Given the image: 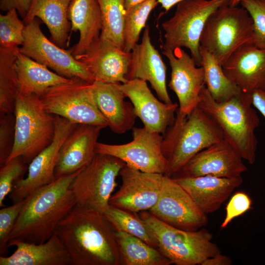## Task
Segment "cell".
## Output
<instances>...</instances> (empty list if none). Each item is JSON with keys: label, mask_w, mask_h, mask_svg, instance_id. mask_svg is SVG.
I'll list each match as a JSON object with an SVG mask.
<instances>
[{"label": "cell", "mask_w": 265, "mask_h": 265, "mask_svg": "<svg viewBox=\"0 0 265 265\" xmlns=\"http://www.w3.org/2000/svg\"><path fill=\"white\" fill-rule=\"evenodd\" d=\"M55 233L67 249L71 265L122 264L114 231L97 211L76 204Z\"/></svg>", "instance_id": "obj_1"}, {"label": "cell", "mask_w": 265, "mask_h": 265, "mask_svg": "<svg viewBox=\"0 0 265 265\" xmlns=\"http://www.w3.org/2000/svg\"><path fill=\"white\" fill-rule=\"evenodd\" d=\"M84 168L55 178L28 195L24 199L8 242L19 240L38 244L48 240L55 233L60 222L76 205L70 186Z\"/></svg>", "instance_id": "obj_2"}, {"label": "cell", "mask_w": 265, "mask_h": 265, "mask_svg": "<svg viewBox=\"0 0 265 265\" xmlns=\"http://www.w3.org/2000/svg\"><path fill=\"white\" fill-rule=\"evenodd\" d=\"M200 97L197 106L215 122L224 139L241 158L254 163L258 144L255 131L260 119L252 107L251 95L241 92L227 101L217 102L205 85Z\"/></svg>", "instance_id": "obj_3"}, {"label": "cell", "mask_w": 265, "mask_h": 265, "mask_svg": "<svg viewBox=\"0 0 265 265\" xmlns=\"http://www.w3.org/2000/svg\"><path fill=\"white\" fill-rule=\"evenodd\" d=\"M224 139L217 125L198 106L188 115L178 108L162 142L163 153L168 161L167 176L178 173L198 152Z\"/></svg>", "instance_id": "obj_4"}, {"label": "cell", "mask_w": 265, "mask_h": 265, "mask_svg": "<svg viewBox=\"0 0 265 265\" xmlns=\"http://www.w3.org/2000/svg\"><path fill=\"white\" fill-rule=\"evenodd\" d=\"M138 215L154 233L159 249L171 264L201 265L206 259L221 253L212 241V233L205 228L186 231L161 221L149 212H140Z\"/></svg>", "instance_id": "obj_5"}, {"label": "cell", "mask_w": 265, "mask_h": 265, "mask_svg": "<svg viewBox=\"0 0 265 265\" xmlns=\"http://www.w3.org/2000/svg\"><path fill=\"white\" fill-rule=\"evenodd\" d=\"M14 114V143L6 162L21 157L29 164L51 142L54 134V117L46 111L39 97L19 94Z\"/></svg>", "instance_id": "obj_6"}, {"label": "cell", "mask_w": 265, "mask_h": 265, "mask_svg": "<svg viewBox=\"0 0 265 265\" xmlns=\"http://www.w3.org/2000/svg\"><path fill=\"white\" fill-rule=\"evenodd\" d=\"M253 37V20L247 11L243 7L226 4L208 18L200 44L222 66L240 47L252 43Z\"/></svg>", "instance_id": "obj_7"}, {"label": "cell", "mask_w": 265, "mask_h": 265, "mask_svg": "<svg viewBox=\"0 0 265 265\" xmlns=\"http://www.w3.org/2000/svg\"><path fill=\"white\" fill-rule=\"evenodd\" d=\"M230 0H186L177 4L174 15L162 24L165 41L162 50L185 47L197 66H201L200 39L210 15Z\"/></svg>", "instance_id": "obj_8"}, {"label": "cell", "mask_w": 265, "mask_h": 265, "mask_svg": "<svg viewBox=\"0 0 265 265\" xmlns=\"http://www.w3.org/2000/svg\"><path fill=\"white\" fill-rule=\"evenodd\" d=\"M125 165L114 156L96 154L70 186L77 205L104 213L110 207L109 201L117 186L116 178Z\"/></svg>", "instance_id": "obj_9"}, {"label": "cell", "mask_w": 265, "mask_h": 265, "mask_svg": "<svg viewBox=\"0 0 265 265\" xmlns=\"http://www.w3.org/2000/svg\"><path fill=\"white\" fill-rule=\"evenodd\" d=\"M92 83L74 79L49 88L40 98L47 112L66 119L76 124L107 127L95 102Z\"/></svg>", "instance_id": "obj_10"}, {"label": "cell", "mask_w": 265, "mask_h": 265, "mask_svg": "<svg viewBox=\"0 0 265 265\" xmlns=\"http://www.w3.org/2000/svg\"><path fill=\"white\" fill-rule=\"evenodd\" d=\"M132 140L123 144L97 142L96 154L110 155L131 168L147 173L167 175L168 161L162 149L163 135L144 127L132 128Z\"/></svg>", "instance_id": "obj_11"}, {"label": "cell", "mask_w": 265, "mask_h": 265, "mask_svg": "<svg viewBox=\"0 0 265 265\" xmlns=\"http://www.w3.org/2000/svg\"><path fill=\"white\" fill-rule=\"evenodd\" d=\"M40 25L37 18L26 25L20 52L61 76L93 83L94 79L85 64L76 59L70 49L65 50L49 40Z\"/></svg>", "instance_id": "obj_12"}, {"label": "cell", "mask_w": 265, "mask_h": 265, "mask_svg": "<svg viewBox=\"0 0 265 265\" xmlns=\"http://www.w3.org/2000/svg\"><path fill=\"white\" fill-rule=\"evenodd\" d=\"M157 218L177 228L196 231L208 223L207 214L175 180L164 175L159 198L149 211Z\"/></svg>", "instance_id": "obj_13"}, {"label": "cell", "mask_w": 265, "mask_h": 265, "mask_svg": "<svg viewBox=\"0 0 265 265\" xmlns=\"http://www.w3.org/2000/svg\"><path fill=\"white\" fill-rule=\"evenodd\" d=\"M122 184L110 205L132 212L149 211L157 202L164 174L144 172L125 165L119 173Z\"/></svg>", "instance_id": "obj_14"}, {"label": "cell", "mask_w": 265, "mask_h": 265, "mask_svg": "<svg viewBox=\"0 0 265 265\" xmlns=\"http://www.w3.org/2000/svg\"><path fill=\"white\" fill-rule=\"evenodd\" d=\"M162 53L171 67L168 86L178 98V110L188 115L197 106L201 91L205 85L203 68L197 66L192 56L182 48L163 50Z\"/></svg>", "instance_id": "obj_15"}, {"label": "cell", "mask_w": 265, "mask_h": 265, "mask_svg": "<svg viewBox=\"0 0 265 265\" xmlns=\"http://www.w3.org/2000/svg\"><path fill=\"white\" fill-rule=\"evenodd\" d=\"M120 89L131 101L135 113L143 127L164 135L174 122L179 105L159 100L149 89L147 81L134 79L119 84Z\"/></svg>", "instance_id": "obj_16"}, {"label": "cell", "mask_w": 265, "mask_h": 265, "mask_svg": "<svg viewBox=\"0 0 265 265\" xmlns=\"http://www.w3.org/2000/svg\"><path fill=\"white\" fill-rule=\"evenodd\" d=\"M84 63L95 81L121 84L128 81L132 53L99 38L83 54L75 57Z\"/></svg>", "instance_id": "obj_17"}, {"label": "cell", "mask_w": 265, "mask_h": 265, "mask_svg": "<svg viewBox=\"0 0 265 265\" xmlns=\"http://www.w3.org/2000/svg\"><path fill=\"white\" fill-rule=\"evenodd\" d=\"M242 159L231 145L224 139L198 152L179 172L181 173V176L187 177H238L247 169Z\"/></svg>", "instance_id": "obj_18"}, {"label": "cell", "mask_w": 265, "mask_h": 265, "mask_svg": "<svg viewBox=\"0 0 265 265\" xmlns=\"http://www.w3.org/2000/svg\"><path fill=\"white\" fill-rule=\"evenodd\" d=\"M222 67L241 93L251 95L257 90H265V49L252 43L245 44L230 55Z\"/></svg>", "instance_id": "obj_19"}, {"label": "cell", "mask_w": 265, "mask_h": 265, "mask_svg": "<svg viewBox=\"0 0 265 265\" xmlns=\"http://www.w3.org/2000/svg\"><path fill=\"white\" fill-rule=\"evenodd\" d=\"M131 53L128 80L138 79L148 81L160 101L173 103L166 86V67L151 42L149 26L144 29L141 42L135 45Z\"/></svg>", "instance_id": "obj_20"}, {"label": "cell", "mask_w": 265, "mask_h": 265, "mask_svg": "<svg viewBox=\"0 0 265 265\" xmlns=\"http://www.w3.org/2000/svg\"><path fill=\"white\" fill-rule=\"evenodd\" d=\"M103 127L77 124L64 142L54 170L55 178L73 174L87 166L96 155L97 140Z\"/></svg>", "instance_id": "obj_21"}, {"label": "cell", "mask_w": 265, "mask_h": 265, "mask_svg": "<svg viewBox=\"0 0 265 265\" xmlns=\"http://www.w3.org/2000/svg\"><path fill=\"white\" fill-rule=\"evenodd\" d=\"M173 179L206 214L218 210L234 189L243 183L241 176L232 178L212 175L180 176Z\"/></svg>", "instance_id": "obj_22"}, {"label": "cell", "mask_w": 265, "mask_h": 265, "mask_svg": "<svg viewBox=\"0 0 265 265\" xmlns=\"http://www.w3.org/2000/svg\"><path fill=\"white\" fill-rule=\"evenodd\" d=\"M119 84L94 81L92 85L95 102L107 127L121 134L132 129L137 116L132 104L125 100L126 97Z\"/></svg>", "instance_id": "obj_23"}, {"label": "cell", "mask_w": 265, "mask_h": 265, "mask_svg": "<svg viewBox=\"0 0 265 265\" xmlns=\"http://www.w3.org/2000/svg\"><path fill=\"white\" fill-rule=\"evenodd\" d=\"M16 249L11 256L0 257V265H68L70 258L55 233L46 242L33 243L11 240L8 247Z\"/></svg>", "instance_id": "obj_24"}, {"label": "cell", "mask_w": 265, "mask_h": 265, "mask_svg": "<svg viewBox=\"0 0 265 265\" xmlns=\"http://www.w3.org/2000/svg\"><path fill=\"white\" fill-rule=\"evenodd\" d=\"M68 18L71 32L80 33L78 42L70 49L75 57L84 53L100 36L102 20L98 0H72Z\"/></svg>", "instance_id": "obj_25"}, {"label": "cell", "mask_w": 265, "mask_h": 265, "mask_svg": "<svg viewBox=\"0 0 265 265\" xmlns=\"http://www.w3.org/2000/svg\"><path fill=\"white\" fill-rule=\"evenodd\" d=\"M72 0H31L29 11L23 19L25 25L35 18L40 19L47 26L51 41L65 49L70 38L71 23L68 11Z\"/></svg>", "instance_id": "obj_26"}, {"label": "cell", "mask_w": 265, "mask_h": 265, "mask_svg": "<svg viewBox=\"0 0 265 265\" xmlns=\"http://www.w3.org/2000/svg\"><path fill=\"white\" fill-rule=\"evenodd\" d=\"M18 79V94L24 96L35 95L40 97L49 88L71 82L70 79L61 76L22 53L19 50L16 59Z\"/></svg>", "instance_id": "obj_27"}, {"label": "cell", "mask_w": 265, "mask_h": 265, "mask_svg": "<svg viewBox=\"0 0 265 265\" xmlns=\"http://www.w3.org/2000/svg\"><path fill=\"white\" fill-rule=\"evenodd\" d=\"M122 264L125 265H169L172 264L157 248L123 232H115Z\"/></svg>", "instance_id": "obj_28"}, {"label": "cell", "mask_w": 265, "mask_h": 265, "mask_svg": "<svg viewBox=\"0 0 265 265\" xmlns=\"http://www.w3.org/2000/svg\"><path fill=\"white\" fill-rule=\"evenodd\" d=\"M200 53L205 86L212 98L217 102H223L239 95L240 90L226 77L222 66L214 56L201 46Z\"/></svg>", "instance_id": "obj_29"}, {"label": "cell", "mask_w": 265, "mask_h": 265, "mask_svg": "<svg viewBox=\"0 0 265 265\" xmlns=\"http://www.w3.org/2000/svg\"><path fill=\"white\" fill-rule=\"evenodd\" d=\"M19 48L0 47V112H14L18 94L16 59Z\"/></svg>", "instance_id": "obj_30"}, {"label": "cell", "mask_w": 265, "mask_h": 265, "mask_svg": "<svg viewBox=\"0 0 265 265\" xmlns=\"http://www.w3.org/2000/svg\"><path fill=\"white\" fill-rule=\"evenodd\" d=\"M103 215L114 231L128 233L158 248L154 233L137 213L110 205Z\"/></svg>", "instance_id": "obj_31"}, {"label": "cell", "mask_w": 265, "mask_h": 265, "mask_svg": "<svg viewBox=\"0 0 265 265\" xmlns=\"http://www.w3.org/2000/svg\"><path fill=\"white\" fill-rule=\"evenodd\" d=\"M102 16L100 37L124 50V30L126 12L125 0H98Z\"/></svg>", "instance_id": "obj_32"}, {"label": "cell", "mask_w": 265, "mask_h": 265, "mask_svg": "<svg viewBox=\"0 0 265 265\" xmlns=\"http://www.w3.org/2000/svg\"><path fill=\"white\" fill-rule=\"evenodd\" d=\"M158 3L157 0H146L126 9L124 30L125 52L131 53L137 44L151 12Z\"/></svg>", "instance_id": "obj_33"}, {"label": "cell", "mask_w": 265, "mask_h": 265, "mask_svg": "<svg viewBox=\"0 0 265 265\" xmlns=\"http://www.w3.org/2000/svg\"><path fill=\"white\" fill-rule=\"evenodd\" d=\"M15 9L0 15V47L16 49L24 41L26 25L21 21Z\"/></svg>", "instance_id": "obj_34"}, {"label": "cell", "mask_w": 265, "mask_h": 265, "mask_svg": "<svg viewBox=\"0 0 265 265\" xmlns=\"http://www.w3.org/2000/svg\"><path fill=\"white\" fill-rule=\"evenodd\" d=\"M27 164L21 157L6 162L0 168V206H3L5 197L12 191L14 183L24 178Z\"/></svg>", "instance_id": "obj_35"}, {"label": "cell", "mask_w": 265, "mask_h": 265, "mask_svg": "<svg viewBox=\"0 0 265 265\" xmlns=\"http://www.w3.org/2000/svg\"><path fill=\"white\" fill-rule=\"evenodd\" d=\"M240 3L253 20V44L265 49V0H244Z\"/></svg>", "instance_id": "obj_36"}, {"label": "cell", "mask_w": 265, "mask_h": 265, "mask_svg": "<svg viewBox=\"0 0 265 265\" xmlns=\"http://www.w3.org/2000/svg\"><path fill=\"white\" fill-rule=\"evenodd\" d=\"M14 112L0 113V166L7 161L13 149L15 139Z\"/></svg>", "instance_id": "obj_37"}, {"label": "cell", "mask_w": 265, "mask_h": 265, "mask_svg": "<svg viewBox=\"0 0 265 265\" xmlns=\"http://www.w3.org/2000/svg\"><path fill=\"white\" fill-rule=\"evenodd\" d=\"M24 199L0 210V251L5 253L8 247L9 236L20 213Z\"/></svg>", "instance_id": "obj_38"}, {"label": "cell", "mask_w": 265, "mask_h": 265, "mask_svg": "<svg viewBox=\"0 0 265 265\" xmlns=\"http://www.w3.org/2000/svg\"><path fill=\"white\" fill-rule=\"evenodd\" d=\"M252 201L249 195L243 191L235 193L227 203L225 217L221 224L225 228L235 218L241 215L252 208Z\"/></svg>", "instance_id": "obj_39"}, {"label": "cell", "mask_w": 265, "mask_h": 265, "mask_svg": "<svg viewBox=\"0 0 265 265\" xmlns=\"http://www.w3.org/2000/svg\"><path fill=\"white\" fill-rule=\"evenodd\" d=\"M31 3V0H0V9L8 11L15 9L24 19L27 14Z\"/></svg>", "instance_id": "obj_40"}, {"label": "cell", "mask_w": 265, "mask_h": 265, "mask_svg": "<svg viewBox=\"0 0 265 265\" xmlns=\"http://www.w3.org/2000/svg\"><path fill=\"white\" fill-rule=\"evenodd\" d=\"M252 104L265 118V90H257L251 94Z\"/></svg>", "instance_id": "obj_41"}, {"label": "cell", "mask_w": 265, "mask_h": 265, "mask_svg": "<svg viewBox=\"0 0 265 265\" xmlns=\"http://www.w3.org/2000/svg\"><path fill=\"white\" fill-rule=\"evenodd\" d=\"M231 260L227 256L219 253L204 260L200 265H231Z\"/></svg>", "instance_id": "obj_42"}, {"label": "cell", "mask_w": 265, "mask_h": 265, "mask_svg": "<svg viewBox=\"0 0 265 265\" xmlns=\"http://www.w3.org/2000/svg\"><path fill=\"white\" fill-rule=\"evenodd\" d=\"M184 0H157L165 10V12H168L175 5Z\"/></svg>", "instance_id": "obj_43"}, {"label": "cell", "mask_w": 265, "mask_h": 265, "mask_svg": "<svg viewBox=\"0 0 265 265\" xmlns=\"http://www.w3.org/2000/svg\"><path fill=\"white\" fill-rule=\"evenodd\" d=\"M145 0H125L126 9H127Z\"/></svg>", "instance_id": "obj_44"}, {"label": "cell", "mask_w": 265, "mask_h": 265, "mask_svg": "<svg viewBox=\"0 0 265 265\" xmlns=\"http://www.w3.org/2000/svg\"><path fill=\"white\" fill-rule=\"evenodd\" d=\"M243 0H230L229 5L232 6H237Z\"/></svg>", "instance_id": "obj_45"}]
</instances>
